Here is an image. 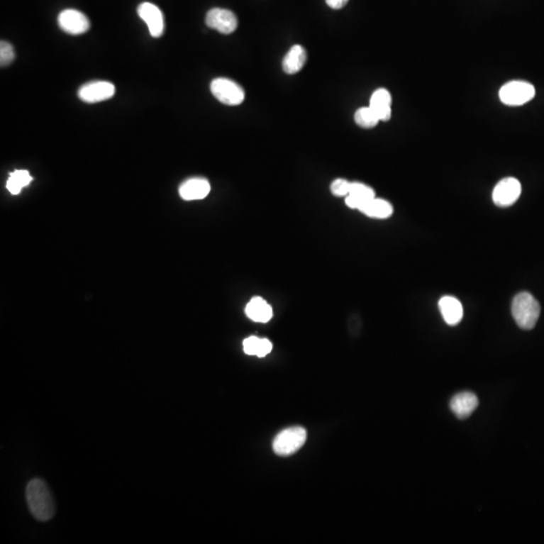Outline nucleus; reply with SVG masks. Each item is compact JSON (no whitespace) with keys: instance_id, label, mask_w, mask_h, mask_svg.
I'll return each mask as SVG.
<instances>
[{"instance_id":"nucleus-12","label":"nucleus","mask_w":544,"mask_h":544,"mask_svg":"<svg viewBox=\"0 0 544 544\" xmlns=\"http://www.w3.org/2000/svg\"><path fill=\"white\" fill-rule=\"evenodd\" d=\"M211 186L209 182L203 177H193L181 184L179 189V196L184 201L202 200L209 195Z\"/></svg>"},{"instance_id":"nucleus-23","label":"nucleus","mask_w":544,"mask_h":544,"mask_svg":"<svg viewBox=\"0 0 544 544\" xmlns=\"http://www.w3.org/2000/svg\"><path fill=\"white\" fill-rule=\"evenodd\" d=\"M14 60V50L9 43L2 40L0 45V65L6 67L13 63Z\"/></svg>"},{"instance_id":"nucleus-5","label":"nucleus","mask_w":544,"mask_h":544,"mask_svg":"<svg viewBox=\"0 0 544 544\" xmlns=\"http://www.w3.org/2000/svg\"><path fill=\"white\" fill-rule=\"evenodd\" d=\"M211 92L223 104L237 106L244 101L245 92L240 85L226 78H217L211 83Z\"/></svg>"},{"instance_id":"nucleus-20","label":"nucleus","mask_w":544,"mask_h":544,"mask_svg":"<svg viewBox=\"0 0 544 544\" xmlns=\"http://www.w3.org/2000/svg\"><path fill=\"white\" fill-rule=\"evenodd\" d=\"M32 181L33 177H30V172L28 171H23V170L14 171L11 172V177L7 181L6 188L13 195H18L21 190L25 187L28 186Z\"/></svg>"},{"instance_id":"nucleus-22","label":"nucleus","mask_w":544,"mask_h":544,"mask_svg":"<svg viewBox=\"0 0 544 544\" xmlns=\"http://www.w3.org/2000/svg\"><path fill=\"white\" fill-rule=\"evenodd\" d=\"M350 189H351V182L344 179H337L331 184V193L335 196H345L349 195Z\"/></svg>"},{"instance_id":"nucleus-1","label":"nucleus","mask_w":544,"mask_h":544,"mask_svg":"<svg viewBox=\"0 0 544 544\" xmlns=\"http://www.w3.org/2000/svg\"><path fill=\"white\" fill-rule=\"evenodd\" d=\"M26 499L33 518L40 522L54 518L56 505L51 491L44 480L35 478L28 482L26 488Z\"/></svg>"},{"instance_id":"nucleus-11","label":"nucleus","mask_w":544,"mask_h":544,"mask_svg":"<svg viewBox=\"0 0 544 544\" xmlns=\"http://www.w3.org/2000/svg\"><path fill=\"white\" fill-rule=\"evenodd\" d=\"M479 405V399L476 394L472 392L457 393L450 400V407L453 413L460 419L468 418L476 411Z\"/></svg>"},{"instance_id":"nucleus-10","label":"nucleus","mask_w":544,"mask_h":544,"mask_svg":"<svg viewBox=\"0 0 544 544\" xmlns=\"http://www.w3.org/2000/svg\"><path fill=\"white\" fill-rule=\"evenodd\" d=\"M138 13L148 25L152 37H162L165 32V18L162 11L157 6L150 2H143L138 6Z\"/></svg>"},{"instance_id":"nucleus-21","label":"nucleus","mask_w":544,"mask_h":544,"mask_svg":"<svg viewBox=\"0 0 544 544\" xmlns=\"http://www.w3.org/2000/svg\"><path fill=\"white\" fill-rule=\"evenodd\" d=\"M355 122L363 128H373L379 123V118L370 107H362L355 113Z\"/></svg>"},{"instance_id":"nucleus-24","label":"nucleus","mask_w":544,"mask_h":544,"mask_svg":"<svg viewBox=\"0 0 544 544\" xmlns=\"http://www.w3.org/2000/svg\"><path fill=\"white\" fill-rule=\"evenodd\" d=\"M349 0H326L328 6L333 9H341L348 4Z\"/></svg>"},{"instance_id":"nucleus-6","label":"nucleus","mask_w":544,"mask_h":544,"mask_svg":"<svg viewBox=\"0 0 544 544\" xmlns=\"http://www.w3.org/2000/svg\"><path fill=\"white\" fill-rule=\"evenodd\" d=\"M521 184L515 177H505L496 184L493 191V202L497 207L507 208L514 205L521 195Z\"/></svg>"},{"instance_id":"nucleus-16","label":"nucleus","mask_w":544,"mask_h":544,"mask_svg":"<svg viewBox=\"0 0 544 544\" xmlns=\"http://www.w3.org/2000/svg\"><path fill=\"white\" fill-rule=\"evenodd\" d=\"M359 212L369 218L377 220H385L392 217L393 206L384 199L373 198L367 201L359 208Z\"/></svg>"},{"instance_id":"nucleus-18","label":"nucleus","mask_w":544,"mask_h":544,"mask_svg":"<svg viewBox=\"0 0 544 544\" xmlns=\"http://www.w3.org/2000/svg\"><path fill=\"white\" fill-rule=\"evenodd\" d=\"M306 61V52L301 45H296L285 55L282 68L287 74L294 75L304 68Z\"/></svg>"},{"instance_id":"nucleus-13","label":"nucleus","mask_w":544,"mask_h":544,"mask_svg":"<svg viewBox=\"0 0 544 544\" xmlns=\"http://www.w3.org/2000/svg\"><path fill=\"white\" fill-rule=\"evenodd\" d=\"M438 309L448 325L457 326L461 323L464 316V309L459 299L450 296H443L438 301Z\"/></svg>"},{"instance_id":"nucleus-19","label":"nucleus","mask_w":544,"mask_h":544,"mask_svg":"<svg viewBox=\"0 0 544 544\" xmlns=\"http://www.w3.org/2000/svg\"><path fill=\"white\" fill-rule=\"evenodd\" d=\"M243 350L249 356L263 358L272 351V343L268 339H261L256 335H251L244 340Z\"/></svg>"},{"instance_id":"nucleus-17","label":"nucleus","mask_w":544,"mask_h":544,"mask_svg":"<svg viewBox=\"0 0 544 544\" xmlns=\"http://www.w3.org/2000/svg\"><path fill=\"white\" fill-rule=\"evenodd\" d=\"M373 198H375V191L372 188L365 184L354 182L351 183V189L349 195L345 198V203L350 209L359 210L363 204Z\"/></svg>"},{"instance_id":"nucleus-3","label":"nucleus","mask_w":544,"mask_h":544,"mask_svg":"<svg viewBox=\"0 0 544 544\" xmlns=\"http://www.w3.org/2000/svg\"><path fill=\"white\" fill-rule=\"evenodd\" d=\"M306 437V431L301 426L287 428L279 433L273 440V452L280 457L292 456L304 447Z\"/></svg>"},{"instance_id":"nucleus-14","label":"nucleus","mask_w":544,"mask_h":544,"mask_svg":"<svg viewBox=\"0 0 544 544\" xmlns=\"http://www.w3.org/2000/svg\"><path fill=\"white\" fill-rule=\"evenodd\" d=\"M245 313L247 318L253 322L265 323L272 320L273 310L272 306L265 299L254 296L246 304Z\"/></svg>"},{"instance_id":"nucleus-9","label":"nucleus","mask_w":544,"mask_h":544,"mask_svg":"<svg viewBox=\"0 0 544 544\" xmlns=\"http://www.w3.org/2000/svg\"><path fill=\"white\" fill-rule=\"evenodd\" d=\"M206 23L209 28L218 32L230 35L238 26L236 16L228 9H213L206 16Z\"/></svg>"},{"instance_id":"nucleus-8","label":"nucleus","mask_w":544,"mask_h":544,"mask_svg":"<svg viewBox=\"0 0 544 544\" xmlns=\"http://www.w3.org/2000/svg\"><path fill=\"white\" fill-rule=\"evenodd\" d=\"M115 87L113 84L107 81H94L85 84L79 89L78 96L86 103H97L105 101L113 97Z\"/></svg>"},{"instance_id":"nucleus-4","label":"nucleus","mask_w":544,"mask_h":544,"mask_svg":"<svg viewBox=\"0 0 544 544\" xmlns=\"http://www.w3.org/2000/svg\"><path fill=\"white\" fill-rule=\"evenodd\" d=\"M535 89L526 81H512L500 89L501 102L508 106H521L533 99Z\"/></svg>"},{"instance_id":"nucleus-7","label":"nucleus","mask_w":544,"mask_h":544,"mask_svg":"<svg viewBox=\"0 0 544 544\" xmlns=\"http://www.w3.org/2000/svg\"><path fill=\"white\" fill-rule=\"evenodd\" d=\"M57 23L62 30L73 35H82L90 28V21L87 16L76 9L62 11L57 18Z\"/></svg>"},{"instance_id":"nucleus-2","label":"nucleus","mask_w":544,"mask_h":544,"mask_svg":"<svg viewBox=\"0 0 544 544\" xmlns=\"http://www.w3.org/2000/svg\"><path fill=\"white\" fill-rule=\"evenodd\" d=\"M511 311L520 329L532 330L540 316V304L529 292H520L513 299Z\"/></svg>"},{"instance_id":"nucleus-15","label":"nucleus","mask_w":544,"mask_h":544,"mask_svg":"<svg viewBox=\"0 0 544 544\" xmlns=\"http://www.w3.org/2000/svg\"><path fill=\"white\" fill-rule=\"evenodd\" d=\"M392 95L387 89L380 88L371 96L370 107L375 112L380 121H388L392 118Z\"/></svg>"}]
</instances>
